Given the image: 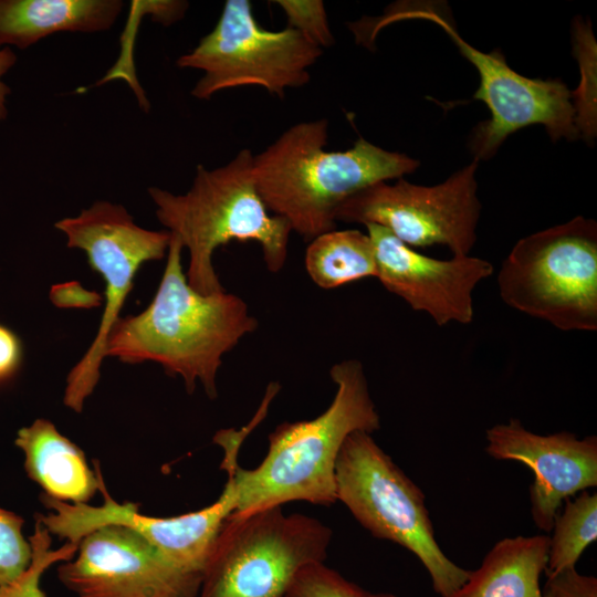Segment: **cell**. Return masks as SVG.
Returning <instances> with one entry per match:
<instances>
[{
	"instance_id": "obj_27",
	"label": "cell",
	"mask_w": 597,
	"mask_h": 597,
	"mask_svg": "<svg viewBox=\"0 0 597 597\" xmlns=\"http://www.w3.org/2000/svg\"><path fill=\"white\" fill-rule=\"evenodd\" d=\"M15 61L17 56L9 48H0V121L7 116L6 101L10 94V88L1 77L14 65Z\"/></svg>"
},
{
	"instance_id": "obj_28",
	"label": "cell",
	"mask_w": 597,
	"mask_h": 597,
	"mask_svg": "<svg viewBox=\"0 0 597 597\" xmlns=\"http://www.w3.org/2000/svg\"><path fill=\"white\" fill-rule=\"evenodd\" d=\"M371 597H396V596L392 595V594H388V593H378V594H373L371 593Z\"/></svg>"
},
{
	"instance_id": "obj_11",
	"label": "cell",
	"mask_w": 597,
	"mask_h": 597,
	"mask_svg": "<svg viewBox=\"0 0 597 597\" xmlns=\"http://www.w3.org/2000/svg\"><path fill=\"white\" fill-rule=\"evenodd\" d=\"M478 167L473 159L436 186L376 182L345 200L335 220L380 226L412 249L439 244L453 256L470 255L481 214Z\"/></svg>"
},
{
	"instance_id": "obj_4",
	"label": "cell",
	"mask_w": 597,
	"mask_h": 597,
	"mask_svg": "<svg viewBox=\"0 0 597 597\" xmlns=\"http://www.w3.org/2000/svg\"><path fill=\"white\" fill-rule=\"evenodd\" d=\"M252 161V151L244 148L220 167L198 165L185 193L148 189L157 219L188 250L187 281L201 294L224 291L212 255L233 240L258 243L272 273L280 272L286 262L291 227L266 209L255 186Z\"/></svg>"
},
{
	"instance_id": "obj_15",
	"label": "cell",
	"mask_w": 597,
	"mask_h": 597,
	"mask_svg": "<svg viewBox=\"0 0 597 597\" xmlns=\"http://www.w3.org/2000/svg\"><path fill=\"white\" fill-rule=\"evenodd\" d=\"M485 439L490 457L517 461L533 471L531 515L542 531H552L564 501L597 485L596 436L579 439L569 431L537 434L512 418L489 428Z\"/></svg>"
},
{
	"instance_id": "obj_17",
	"label": "cell",
	"mask_w": 597,
	"mask_h": 597,
	"mask_svg": "<svg viewBox=\"0 0 597 597\" xmlns=\"http://www.w3.org/2000/svg\"><path fill=\"white\" fill-rule=\"evenodd\" d=\"M123 7L119 0H0V48L25 49L57 32L106 31Z\"/></svg>"
},
{
	"instance_id": "obj_10",
	"label": "cell",
	"mask_w": 597,
	"mask_h": 597,
	"mask_svg": "<svg viewBox=\"0 0 597 597\" xmlns=\"http://www.w3.org/2000/svg\"><path fill=\"white\" fill-rule=\"evenodd\" d=\"M55 228L65 234L69 248L86 253L91 268L105 282V307L97 334L66 378L64 405L81 412L100 379L108 334L121 317L135 275L145 262L167 254L170 232L144 229L122 205L106 200L57 221Z\"/></svg>"
},
{
	"instance_id": "obj_16",
	"label": "cell",
	"mask_w": 597,
	"mask_h": 597,
	"mask_svg": "<svg viewBox=\"0 0 597 597\" xmlns=\"http://www.w3.org/2000/svg\"><path fill=\"white\" fill-rule=\"evenodd\" d=\"M14 443L24 453V469L43 494L67 503H88L98 492L96 469L84 452L46 419L21 428Z\"/></svg>"
},
{
	"instance_id": "obj_2",
	"label": "cell",
	"mask_w": 597,
	"mask_h": 597,
	"mask_svg": "<svg viewBox=\"0 0 597 597\" xmlns=\"http://www.w3.org/2000/svg\"><path fill=\"white\" fill-rule=\"evenodd\" d=\"M182 245L170 233L167 261L157 292L139 314L119 317L112 327L106 356L125 363L151 360L179 375L189 394L200 381L216 398L222 357L254 332L256 318L238 295H205L193 290L181 265Z\"/></svg>"
},
{
	"instance_id": "obj_25",
	"label": "cell",
	"mask_w": 597,
	"mask_h": 597,
	"mask_svg": "<svg viewBox=\"0 0 597 597\" xmlns=\"http://www.w3.org/2000/svg\"><path fill=\"white\" fill-rule=\"evenodd\" d=\"M542 593L543 597H597V578L566 568L547 576Z\"/></svg>"
},
{
	"instance_id": "obj_26",
	"label": "cell",
	"mask_w": 597,
	"mask_h": 597,
	"mask_svg": "<svg viewBox=\"0 0 597 597\" xmlns=\"http://www.w3.org/2000/svg\"><path fill=\"white\" fill-rule=\"evenodd\" d=\"M22 344L18 335L0 324V384L12 378L22 363Z\"/></svg>"
},
{
	"instance_id": "obj_19",
	"label": "cell",
	"mask_w": 597,
	"mask_h": 597,
	"mask_svg": "<svg viewBox=\"0 0 597 597\" xmlns=\"http://www.w3.org/2000/svg\"><path fill=\"white\" fill-rule=\"evenodd\" d=\"M304 262L312 281L325 290L377 275L370 238L357 229H334L314 238Z\"/></svg>"
},
{
	"instance_id": "obj_3",
	"label": "cell",
	"mask_w": 597,
	"mask_h": 597,
	"mask_svg": "<svg viewBox=\"0 0 597 597\" xmlns=\"http://www.w3.org/2000/svg\"><path fill=\"white\" fill-rule=\"evenodd\" d=\"M328 121H304L253 154L256 189L266 209L305 241L336 229L335 213L353 195L379 181L412 174L419 161L364 137L346 150L326 149Z\"/></svg>"
},
{
	"instance_id": "obj_22",
	"label": "cell",
	"mask_w": 597,
	"mask_h": 597,
	"mask_svg": "<svg viewBox=\"0 0 597 597\" xmlns=\"http://www.w3.org/2000/svg\"><path fill=\"white\" fill-rule=\"evenodd\" d=\"M287 597H371V593L347 580L324 562H316L297 573Z\"/></svg>"
},
{
	"instance_id": "obj_20",
	"label": "cell",
	"mask_w": 597,
	"mask_h": 597,
	"mask_svg": "<svg viewBox=\"0 0 597 597\" xmlns=\"http://www.w3.org/2000/svg\"><path fill=\"white\" fill-rule=\"evenodd\" d=\"M548 537L546 575L575 567L584 551L597 540V494L582 491L567 499L555 516Z\"/></svg>"
},
{
	"instance_id": "obj_18",
	"label": "cell",
	"mask_w": 597,
	"mask_h": 597,
	"mask_svg": "<svg viewBox=\"0 0 597 597\" xmlns=\"http://www.w3.org/2000/svg\"><path fill=\"white\" fill-rule=\"evenodd\" d=\"M547 554L546 535L505 537L449 597H543Z\"/></svg>"
},
{
	"instance_id": "obj_24",
	"label": "cell",
	"mask_w": 597,
	"mask_h": 597,
	"mask_svg": "<svg viewBox=\"0 0 597 597\" xmlns=\"http://www.w3.org/2000/svg\"><path fill=\"white\" fill-rule=\"evenodd\" d=\"M284 12L286 28L297 31L308 42L322 50L334 44L325 4L321 0L274 1Z\"/></svg>"
},
{
	"instance_id": "obj_6",
	"label": "cell",
	"mask_w": 597,
	"mask_h": 597,
	"mask_svg": "<svg viewBox=\"0 0 597 597\" xmlns=\"http://www.w3.org/2000/svg\"><path fill=\"white\" fill-rule=\"evenodd\" d=\"M336 496L373 536L410 551L422 563L433 590L449 597L471 570L441 549L420 488L376 443L371 433H350L335 468Z\"/></svg>"
},
{
	"instance_id": "obj_7",
	"label": "cell",
	"mask_w": 597,
	"mask_h": 597,
	"mask_svg": "<svg viewBox=\"0 0 597 597\" xmlns=\"http://www.w3.org/2000/svg\"><path fill=\"white\" fill-rule=\"evenodd\" d=\"M510 307L564 332L597 331V223L577 216L520 239L498 274Z\"/></svg>"
},
{
	"instance_id": "obj_21",
	"label": "cell",
	"mask_w": 597,
	"mask_h": 597,
	"mask_svg": "<svg viewBox=\"0 0 597 597\" xmlns=\"http://www.w3.org/2000/svg\"><path fill=\"white\" fill-rule=\"evenodd\" d=\"M32 557L27 569L13 582L0 586V597H45L41 589V577L52 565L71 559L77 544L66 542L62 547L52 548V535L38 521L29 537Z\"/></svg>"
},
{
	"instance_id": "obj_1",
	"label": "cell",
	"mask_w": 597,
	"mask_h": 597,
	"mask_svg": "<svg viewBox=\"0 0 597 597\" xmlns=\"http://www.w3.org/2000/svg\"><path fill=\"white\" fill-rule=\"evenodd\" d=\"M329 374L336 392L328 408L311 420L280 423L269 434L268 452L254 469L238 465L237 454L244 440L239 432L216 436L213 441L224 451L221 468L237 495L231 514L245 515L292 501L337 502L335 468L343 443L355 431L378 430L380 417L360 360H342Z\"/></svg>"
},
{
	"instance_id": "obj_13",
	"label": "cell",
	"mask_w": 597,
	"mask_h": 597,
	"mask_svg": "<svg viewBox=\"0 0 597 597\" xmlns=\"http://www.w3.org/2000/svg\"><path fill=\"white\" fill-rule=\"evenodd\" d=\"M56 572L76 597H197L202 579V573L179 566L118 525L85 535Z\"/></svg>"
},
{
	"instance_id": "obj_8",
	"label": "cell",
	"mask_w": 597,
	"mask_h": 597,
	"mask_svg": "<svg viewBox=\"0 0 597 597\" xmlns=\"http://www.w3.org/2000/svg\"><path fill=\"white\" fill-rule=\"evenodd\" d=\"M332 530L271 506L230 514L207 559L197 597H287L297 573L324 562Z\"/></svg>"
},
{
	"instance_id": "obj_23",
	"label": "cell",
	"mask_w": 597,
	"mask_h": 597,
	"mask_svg": "<svg viewBox=\"0 0 597 597\" xmlns=\"http://www.w3.org/2000/svg\"><path fill=\"white\" fill-rule=\"evenodd\" d=\"M24 520L0 506V586L18 578L29 566L32 548L23 535Z\"/></svg>"
},
{
	"instance_id": "obj_9",
	"label": "cell",
	"mask_w": 597,
	"mask_h": 597,
	"mask_svg": "<svg viewBox=\"0 0 597 597\" xmlns=\"http://www.w3.org/2000/svg\"><path fill=\"white\" fill-rule=\"evenodd\" d=\"M322 53L293 29L261 28L249 0H228L214 28L176 63L202 72L191 90L198 100L243 86H258L281 98L310 82L308 70Z\"/></svg>"
},
{
	"instance_id": "obj_5",
	"label": "cell",
	"mask_w": 597,
	"mask_h": 597,
	"mask_svg": "<svg viewBox=\"0 0 597 597\" xmlns=\"http://www.w3.org/2000/svg\"><path fill=\"white\" fill-rule=\"evenodd\" d=\"M405 20H427L439 25L478 71L480 86L473 98L488 106L491 118L473 129L469 142L473 159H490L509 135L534 124H542L555 142L580 137L573 93L565 83L526 77L510 67L499 49L484 53L473 48L460 36L449 14L437 2H397L379 17L349 23V29L358 43L370 48L383 28Z\"/></svg>"
},
{
	"instance_id": "obj_14",
	"label": "cell",
	"mask_w": 597,
	"mask_h": 597,
	"mask_svg": "<svg viewBox=\"0 0 597 597\" xmlns=\"http://www.w3.org/2000/svg\"><path fill=\"white\" fill-rule=\"evenodd\" d=\"M365 227L375 252L376 277L388 292L413 311L427 313L438 326L473 321V291L494 272L488 260L472 255L430 258L380 226Z\"/></svg>"
},
{
	"instance_id": "obj_12",
	"label": "cell",
	"mask_w": 597,
	"mask_h": 597,
	"mask_svg": "<svg viewBox=\"0 0 597 597\" xmlns=\"http://www.w3.org/2000/svg\"><path fill=\"white\" fill-rule=\"evenodd\" d=\"M98 475L101 505L67 503L45 494L40 500L45 514H36L51 535L78 544L88 533L106 525L124 526L155 546L179 566L203 573L213 543L227 517L234 512L237 495L233 482L228 481L220 496L201 510L170 517L142 513L138 504L117 502L108 492L98 461H94Z\"/></svg>"
}]
</instances>
